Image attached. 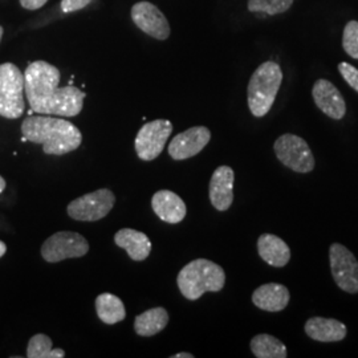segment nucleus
I'll return each instance as SVG.
<instances>
[{
  "mask_svg": "<svg viewBox=\"0 0 358 358\" xmlns=\"http://www.w3.org/2000/svg\"><path fill=\"white\" fill-rule=\"evenodd\" d=\"M60 72L47 62L27 66L24 90L32 112L36 115L75 117L83 110L85 93L75 85L59 88Z\"/></svg>",
  "mask_w": 358,
  "mask_h": 358,
  "instance_id": "f257e3e1",
  "label": "nucleus"
},
{
  "mask_svg": "<svg viewBox=\"0 0 358 358\" xmlns=\"http://www.w3.org/2000/svg\"><path fill=\"white\" fill-rule=\"evenodd\" d=\"M27 141L43 145L48 155H64L76 150L83 142L80 129L72 122L47 115H29L22 124Z\"/></svg>",
  "mask_w": 358,
  "mask_h": 358,
  "instance_id": "f03ea898",
  "label": "nucleus"
},
{
  "mask_svg": "<svg viewBox=\"0 0 358 358\" xmlns=\"http://www.w3.org/2000/svg\"><path fill=\"white\" fill-rule=\"evenodd\" d=\"M177 284L183 297L198 300L206 292L222 291L226 284V273L217 263L207 259H196L180 269Z\"/></svg>",
  "mask_w": 358,
  "mask_h": 358,
  "instance_id": "7ed1b4c3",
  "label": "nucleus"
},
{
  "mask_svg": "<svg viewBox=\"0 0 358 358\" xmlns=\"http://www.w3.org/2000/svg\"><path fill=\"white\" fill-rule=\"evenodd\" d=\"M282 83L280 65L266 62L257 66L248 83V108L255 117H264L275 103Z\"/></svg>",
  "mask_w": 358,
  "mask_h": 358,
  "instance_id": "20e7f679",
  "label": "nucleus"
},
{
  "mask_svg": "<svg viewBox=\"0 0 358 358\" xmlns=\"http://www.w3.org/2000/svg\"><path fill=\"white\" fill-rule=\"evenodd\" d=\"M24 106V75L13 63L0 64V115L19 118Z\"/></svg>",
  "mask_w": 358,
  "mask_h": 358,
  "instance_id": "39448f33",
  "label": "nucleus"
},
{
  "mask_svg": "<svg viewBox=\"0 0 358 358\" xmlns=\"http://www.w3.org/2000/svg\"><path fill=\"white\" fill-rule=\"evenodd\" d=\"M273 149L282 165L289 167L294 173L307 174L315 169L312 150L307 142L299 136L282 134L275 142Z\"/></svg>",
  "mask_w": 358,
  "mask_h": 358,
  "instance_id": "423d86ee",
  "label": "nucleus"
},
{
  "mask_svg": "<svg viewBox=\"0 0 358 358\" xmlns=\"http://www.w3.org/2000/svg\"><path fill=\"white\" fill-rule=\"evenodd\" d=\"M90 251L88 241L72 231H60L50 236L41 245V256L48 263H59L65 259H76Z\"/></svg>",
  "mask_w": 358,
  "mask_h": 358,
  "instance_id": "0eeeda50",
  "label": "nucleus"
},
{
  "mask_svg": "<svg viewBox=\"0 0 358 358\" xmlns=\"http://www.w3.org/2000/svg\"><path fill=\"white\" fill-rule=\"evenodd\" d=\"M115 203V194L108 189H100L72 201L66 211L69 217L78 222H97L112 211Z\"/></svg>",
  "mask_w": 358,
  "mask_h": 358,
  "instance_id": "6e6552de",
  "label": "nucleus"
},
{
  "mask_svg": "<svg viewBox=\"0 0 358 358\" xmlns=\"http://www.w3.org/2000/svg\"><path fill=\"white\" fill-rule=\"evenodd\" d=\"M173 131V124L167 120H154L145 124L134 141V148L142 161H153L164 152Z\"/></svg>",
  "mask_w": 358,
  "mask_h": 358,
  "instance_id": "1a4fd4ad",
  "label": "nucleus"
},
{
  "mask_svg": "<svg viewBox=\"0 0 358 358\" xmlns=\"http://www.w3.org/2000/svg\"><path fill=\"white\" fill-rule=\"evenodd\" d=\"M333 279L348 294L358 292V262L343 244L333 243L329 250Z\"/></svg>",
  "mask_w": 358,
  "mask_h": 358,
  "instance_id": "9d476101",
  "label": "nucleus"
},
{
  "mask_svg": "<svg viewBox=\"0 0 358 358\" xmlns=\"http://www.w3.org/2000/svg\"><path fill=\"white\" fill-rule=\"evenodd\" d=\"M131 19L142 32L157 40H166L171 34L166 16L150 1L134 4L131 8Z\"/></svg>",
  "mask_w": 358,
  "mask_h": 358,
  "instance_id": "9b49d317",
  "label": "nucleus"
},
{
  "mask_svg": "<svg viewBox=\"0 0 358 358\" xmlns=\"http://www.w3.org/2000/svg\"><path fill=\"white\" fill-rule=\"evenodd\" d=\"M211 140V133L206 127H194L177 134L169 145V154L174 161L189 159L201 153Z\"/></svg>",
  "mask_w": 358,
  "mask_h": 358,
  "instance_id": "f8f14e48",
  "label": "nucleus"
},
{
  "mask_svg": "<svg viewBox=\"0 0 358 358\" xmlns=\"http://www.w3.org/2000/svg\"><path fill=\"white\" fill-rule=\"evenodd\" d=\"M312 96L315 103L324 115L333 120H341L346 113V103L341 92L331 81L320 78L315 83Z\"/></svg>",
  "mask_w": 358,
  "mask_h": 358,
  "instance_id": "ddd939ff",
  "label": "nucleus"
},
{
  "mask_svg": "<svg viewBox=\"0 0 358 358\" xmlns=\"http://www.w3.org/2000/svg\"><path fill=\"white\" fill-rule=\"evenodd\" d=\"M234 180H235V173L230 166H219L214 171L210 187H208V195L213 206L217 211H227L234 202Z\"/></svg>",
  "mask_w": 358,
  "mask_h": 358,
  "instance_id": "4468645a",
  "label": "nucleus"
},
{
  "mask_svg": "<svg viewBox=\"0 0 358 358\" xmlns=\"http://www.w3.org/2000/svg\"><path fill=\"white\" fill-rule=\"evenodd\" d=\"M152 207L158 217L169 224L182 222L187 213L183 199L170 190L155 192L152 198Z\"/></svg>",
  "mask_w": 358,
  "mask_h": 358,
  "instance_id": "2eb2a0df",
  "label": "nucleus"
},
{
  "mask_svg": "<svg viewBox=\"0 0 358 358\" xmlns=\"http://www.w3.org/2000/svg\"><path fill=\"white\" fill-rule=\"evenodd\" d=\"M291 299L285 285L278 282H268L260 285L252 294V303L256 307L267 312H280L288 306Z\"/></svg>",
  "mask_w": 358,
  "mask_h": 358,
  "instance_id": "dca6fc26",
  "label": "nucleus"
},
{
  "mask_svg": "<svg viewBox=\"0 0 358 358\" xmlns=\"http://www.w3.org/2000/svg\"><path fill=\"white\" fill-rule=\"evenodd\" d=\"M257 252L272 267L282 268L291 259V250L282 239L272 234H263L257 239Z\"/></svg>",
  "mask_w": 358,
  "mask_h": 358,
  "instance_id": "f3484780",
  "label": "nucleus"
},
{
  "mask_svg": "<svg viewBox=\"0 0 358 358\" xmlns=\"http://www.w3.org/2000/svg\"><path fill=\"white\" fill-rule=\"evenodd\" d=\"M115 243L128 252L134 262H142L152 252V242L146 234L133 229H122L115 235Z\"/></svg>",
  "mask_w": 358,
  "mask_h": 358,
  "instance_id": "a211bd4d",
  "label": "nucleus"
},
{
  "mask_svg": "<svg viewBox=\"0 0 358 358\" xmlns=\"http://www.w3.org/2000/svg\"><path fill=\"white\" fill-rule=\"evenodd\" d=\"M306 333L316 341L320 343H337L346 337L345 325L341 321L324 317H312L306 322Z\"/></svg>",
  "mask_w": 358,
  "mask_h": 358,
  "instance_id": "6ab92c4d",
  "label": "nucleus"
},
{
  "mask_svg": "<svg viewBox=\"0 0 358 358\" xmlns=\"http://www.w3.org/2000/svg\"><path fill=\"white\" fill-rule=\"evenodd\" d=\"M169 324V313L162 307L153 308L141 315L134 320V331L142 337H152L154 334L162 332Z\"/></svg>",
  "mask_w": 358,
  "mask_h": 358,
  "instance_id": "aec40b11",
  "label": "nucleus"
},
{
  "mask_svg": "<svg viewBox=\"0 0 358 358\" xmlns=\"http://www.w3.org/2000/svg\"><path fill=\"white\" fill-rule=\"evenodd\" d=\"M96 312L99 319L108 324L113 325L120 321L125 320L127 310L122 300L115 294H101L96 299Z\"/></svg>",
  "mask_w": 358,
  "mask_h": 358,
  "instance_id": "412c9836",
  "label": "nucleus"
},
{
  "mask_svg": "<svg viewBox=\"0 0 358 358\" xmlns=\"http://www.w3.org/2000/svg\"><path fill=\"white\" fill-rule=\"evenodd\" d=\"M251 350L257 358H285L287 348L279 338L271 334H257L251 340Z\"/></svg>",
  "mask_w": 358,
  "mask_h": 358,
  "instance_id": "4be33fe9",
  "label": "nucleus"
},
{
  "mask_svg": "<svg viewBox=\"0 0 358 358\" xmlns=\"http://www.w3.org/2000/svg\"><path fill=\"white\" fill-rule=\"evenodd\" d=\"M27 357L28 358H63L65 352L63 349H53L52 340L43 333H38L31 337L27 346Z\"/></svg>",
  "mask_w": 358,
  "mask_h": 358,
  "instance_id": "5701e85b",
  "label": "nucleus"
},
{
  "mask_svg": "<svg viewBox=\"0 0 358 358\" xmlns=\"http://www.w3.org/2000/svg\"><path fill=\"white\" fill-rule=\"evenodd\" d=\"M294 0H248V10L251 13L279 15L291 8Z\"/></svg>",
  "mask_w": 358,
  "mask_h": 358,
  "instance_id": "b1692460",
  "label": "nucleus"
},
{
  "mask_svg": "<svg viewBox=\"0 0 358 358\" xmlns=\"http://www.w3.org/2000/svg\"><path fill=\"white\" fill-rule=\"evenodd\" d=\"M344 51L352 57L358 60V22L350 20L344 28L343 35Z\"/></svg>",
  "mask_w": 358,
  "mask_h": 358,
  "instance_id": "393cba45",
  "label": "nucleus"
},
{
  "mask_svg": "<svg viewBox=\"0 0 358 358\" xmlns=\"http://www.w3.org/2000/svg\"><path fill=\"white\" fill-rule=\"evenodd\" d=\"M338 71L341 76L344 77L348 85H350L353 90L358 92V69L353 65L348 63H340L338 64Z\"/></svg>",
  "mask_w": 358,
  "mask_h": 358,
  "instance_id": "a878e982",
  "label": "nucleus"
},
{
  "mask_svg": "<svg viewBox=\"0 0 358 358\" xmlns=\"http://www.w3.org/2000/svg\"><path fill=\"white\" fill-rule=\"evenodd\" d=\"M92 0H62V11L65 13H76L85 8Z\"/></svg>",
  "mask_w": 358,
  "mask_h": 358,
  "instance_id": "bb28decb",
  "label": "nucleus"
},
{
  "mask_svg": "<svg viewBox=\"0 0 358 358\" xmlns=\"http://www.w3.org/2000/svg\"><path fill=\"white\" fill-rule=\"evenodd\" d=\"M48 0H20V4L23 8L29 10V11H35L41 8Z\"/></svg>",
  "mask_w": 358,
  "mask_h": 358,
  "instance_id": "cd10ccee",
  "label": "nucleus"
},
{
  "mask_svg": "<svg viewBox=\"0 0 358 358\" xmlns=\"http://www.w3.org/2000/svg\"><path fill=\"white\" fill-rule=\"evenodd\" d=\"M171 358H194V356H192V355H190V353L182 352V353H177V355L171 356Z\"/></svg>",
  "mask_w": 358,
  "mask_h": 358,
  "instance_id": "c85d7f7f",
  "label": "nucleus"
},
{
  "mask_svg": "<svg viewBox=\"0 0 358 358\" xmlns=\"http://www.w3.org/2000/svg\"><path fill=\"white\" fill-rule=\"evenodd\" d=\"M6 252H7V245L0 241V257L6 255Z\"/></svg>",
  "mask_w": 358,
  "mask_h": 358,
  "instance_id": "c756f323",
  "label": "nucleus"
},
{
  "mask_svg": "<svg viewBox=\"0 0 358 358\" xmlns=\"http://www.w3.org/2000/svg\"><path fill=\"white\" fill-rule=\"evenodd\" d=\"M6 190V180L0 176V194Z\"/></svg>",
  "mask_w": 358,
  "mask_h": 358,
  "instance_id": "7c9ffc66",
  "label": "nucleus"
},
{
  "mask_svg": "<svg viewBox=\"0 0 358 358\" xmlns=\"http://www.w3.org/2000/svg\"><path fill=\"white\" fill-rule=\"evenodd\" d=\"M3 34H4V29H3V27L0 26V40L3 38Z\"/></svg>",
  "mask_w": 358,
  "mask_h": 358,
  "instance_id": "2f4dec72",
  "label": "nucleus"
}]
</instances>
